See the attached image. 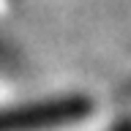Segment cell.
<instances>
[{"label": "cell", "instance_id": "6da1fadb", "mask_svg": "<svg viewBox=\"0 0 131 131\" xmlns=\"http://www.w3.org/2000/svg\"><path fill=\"white\" fill-rule=\"evenodd\" d=\"M90 112V101L82 96H63L0 109V131H47L74 123Z\"/></svg>", "mask_w": 131, "mask_h": 131}, {"label": "cell", "instance_id": "7a4b0ae2", "mask_svg": "<svg viewBox=\"0 0 131 131\" xmlns=\"http://www.w3.org/2000/svg\"><path fill=\"white\" fill-rule=\"evenodd\" d=\"M112 131H131V120H126V123H120V126H115Z\"/></svg>", "mask_w": 131, "mask_h": 131}]
</instances>
